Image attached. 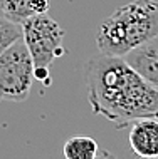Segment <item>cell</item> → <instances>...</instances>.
<instances>
[{
	"label": "cell",
	"mask_w": 158,
	"mask_h": 159,
	"mask_svg": "<svg viewBox=\"0 0 158 159\" xmlns=\"http://www.w3.org/2000/svg\"><path fill=\"white\" fill-rule=\"evenodd\" d=\"M49 7V0H0V15L22 25L32 17L47 14Z\"/></svg>",
	"instance_id": "cell-7"
},
{
	"label": "cell",
	"mask_w": 158,
	"mask_h": 159,
	"mask_svg": "<svg viewBox=\"0 0 158 159\" xmlns=\"http://www.w3.org/2000/svg\"><path fill=\"white\" fill-rule=\"evenodd\" d=\"M130 148L140 159L158 156V117H145L130 126Z\"/></svg>",
	"instance_id": "cell-6"
},
{
	"label": "cell",
	"mask_w": 158,
	"mask_h": 159,
	"mask_svg": "<svg viewBox=\"0 0 158 159\" xmlns=\"http://www.w3.org/2000/svg\"><path fill=\"white\" fill-rule=\"evenodd\" d=\"M96 159H118V157L114 156L111 151H108V149H99V152H98Z\"/></svg>",
	"instance_id": "cell-10"
},
{
	"label": "cell",
	"mask_w": 158,
	"mask_h": 159,
	"mask_svg": "<svg viewBox=\"0 0 158 159\" xmlns=\"http://www.w3.org/2000/svg\"><path fill=\"white\" fill-rule=\"evenodd\" d=\"M148 159H158V156H156V157H148Z\"/></svg>",
	"instance_id": "cell-11"
},
{
	"label": "cell",
	"mask_w": 158,
	"mask_h": 159,
	"mask_svg": "<svg viewBox=\"0 0 158 159\" xmlns=\"http://www.w3.org/2000/svg\"><path fill=\"white\" fill-rule=\"evenodd\" d=\"M123 59L158 91V35L135 47Z\"/></svg>",
	"instance_id": "cell-5"
},
{
	"label": "cell",
	"mask_w": 158,
	"mask_h": 159,
	"mask_svg": "<svg viewBox=\"0 0 158 159\" xmlns=\"http://www.w3.org/2000/svg\"><path fill=\"white\" fill-rule=\"evenodd\" d=\"M22 39L32 55L34 67H36V80H39L44 85H49L52 82L50 67L54 61L66 54V49L62 45L64 29L52 17L42 14L22 24Z\"/></svg>",
	"instance_id": "cell-3"
},
{
	"label": "cell",
	"mask_w": 158,
	"mask_h": 159,
	"mask_svg": "<svg viewBox=\"0 0 158 159\" xmlns=\"http://www.w3.org/2000/svg\"><path fill=\"white\" fill-rule=\"evenodd\" d=\"M99 148L93 137L74 136L66 141L62 148V154L66 159H96Z\"/></svg>",
	"instance_id": "cell-8"
},
{
	"label": "cell",
	"mask_w": 158,
	"mask_h": 159,
	"mask_svg": "<svg viewBox=\"0 0 158 159\" xmlns=\"http://www.w3.org/2000/svg\"><path fill=\"white\" fill-rule=\"evenodd\" d=\"M36 67L24 39L0 55V97L12 102H24L32 91Z\"/></svg>",
	"instance_id": "cell-4"
},
{
	"label": "cell",
	"mask_w": 158,
	"mask_h": 159,
	"mask_svg": "<svg viewBox=\"0 0 158 159\" xmlns=\"http://www.w3.org/2000/svg\"><path fill=\"white\" fill-rule=\"evenodd\" d=\"M158 35V2L133 0L101 22L96 34L99 54L125 57L135 47Z\"/></svg>",
	"instance_id": "cell-2"
},
{
	"label": "cell",
	"mask_w": 158,
	"mask_h": 159,
	"mask_svg": "<svg viewBox=\"0 0 158 159\" xmlns=\"http://www.w3.org/2000/svg\"><path fill=\"white\" fill-rule=\"evenodd\" d=\"M84 79L93 112L118 129L145 117H158V91L123 57H91L84 66Z\"/></svg>",
	"instance_id": "cell-1"
},
{
	"label": "cell",
	"mask_w": 158,
	"mask_h": 159,
	"mask_svg": "<svg viewBox=\"0 0 158 159\" xmlns=\"http://www.w3.org/2000/svg\"><path fill=\"white\" fill-rule=\"evenodd\" d=\"M22 37H24L22 25L0 15V55L5 52L8 47L14 45L15 42H19Z\"/></svg>",
	"instance_id": "cell-9"
},
{
	"label": "cell",
	"mask_w": 158,
	"mask_h": 159,
	"mask_svg": "<svg viewBox=\"0 0 158 159\" xmlns=\"http://www.w3.org/2000/svg\"><path fill=\"white\" fill-rule=\"evenodd\" d=\"M0 101H2V97H0Z\"/></svg>",
	"instance_id": "cell-12"
}]
</instances>
